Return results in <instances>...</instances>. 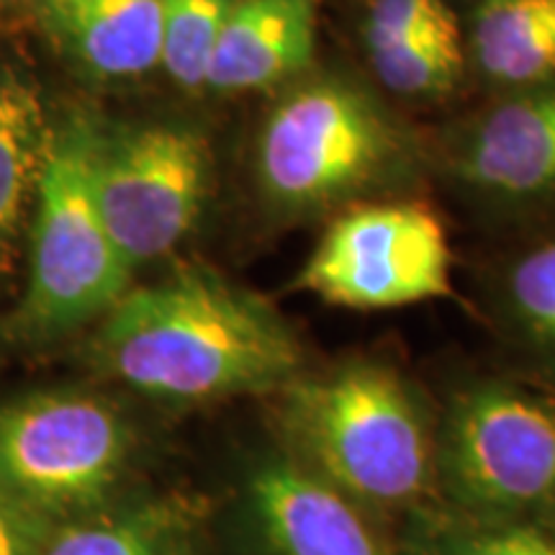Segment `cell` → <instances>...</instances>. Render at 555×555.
<instances>
[{"instance_id":"obj_1","label":"cell","mask_w":555,"mask_h":555,"mask_svg":"<svg viewBox=\"0 0 555 555\" xmlns=\"http://www.w3.org/2000/svg\"><path fill=\"white\" fill-rule=\"evenodd\" d=\"M95 356L124 386L185 404L273 397L307 367L273 304L206 268L129 288L103 317Z\"/></svg>"},{"instance_id":"obj_2","label":"cell","mask_w":555,"mask_h":555,"mask_svg":"<svg viewBox=\"0 0 555 555\" xmlns=\"http://www.w3.org/2000/svg\"><path fill=\"white\" fill-rule=\"evenodd\" d=\"M270 399L278 446L371 515L437 502V422L397 367L363 358L304 367Z\"/></svg>"},{"instance_id":"obj_3","label":"cell","mask_w":555,"mask_h":555,"mask_svg":"<svg viewBox=\"0 0 555 555\" xmlns=\"http://www.w3.org/2000/svg\"><path fill=\"white\" fill-rule=\"evenodd\" d=\"M412 165L414 139L371 90L317 75L268 111L255 176L275 217L311 219L391 189Z\"/></svg>"},{"instance_id":"obj_4","label":"cell","mask_w":555,"mask_h":555,"mask_svg":"<svg viewBox=\"0 0 555 555\" xmlns=\"http://www.w3.org/2000/svg\"><path fill=\"white\" fill-rule=\"evenodd\" d=\"M437 502L486 517L555 519V391L478 378L437 420Z\"/></svg>"},{"instance_id":"obj_5","label":"cell","mask_w":555,"mask_h":555,"mask_svg":"<svg viewBox=\"0 0 555 555\" xmlns=\"http://www.w3.org/2000/svg\"><path fill=\"white\" fill-rule=\"evenodd\" d=\"M131 275L90 189L88 119H73L54 129L39 180L26 324L37 335H65L106 317Z\"/></svg>"},{"instance_id":"obj_6","label":"cell","mask_w":555,"mask_h":555,"mask_svg":"<svg viewBox=\"0 0 555 555\" xmlns=\"http://www.w3.org/2000/svg\"><path fill=\"white\" fill-rule=\"evenodd\" d=\"M214 155L189 124L101 127L88 119V172L95 206L131 268L176 249L198 224Z\"/></svg>"},{"instance_id":"obj_7","label":"cell","mask_w":555,"mask_h":555,"mask_svg":"<svg viewBox=\"0 0 555 555\" xmlns=\"http://www.w3.org/2000/svg\"><path fill=\"white\" fill-rule=\"evenodd\" d=\"M129 455V425L99 397L37 393L0 406V483L50 525L101 509Z\"/></svg>"},{"instance_id":"obj_8","label":"cell","mask_w":555,"mask_h":555,"mask_svg":"<svg viewBox=\"0 0 555 555\" xmlns=\"http://www.w3.org/2000/svg\"><path fill=\"white\" fill-rule=\"evenodd\" d=\"M450 266L446 227L433 208L363 204L332 219L296 288L343 309H401L453 296Z\"/></svg>"},{"instance_id":"obj_9","label":"cell","mask_w":555,"mask_h":555,"mask_svg":"<svg viewBox=\"0 0 555 555\" xmlns=\"http://www.w3.org/2000/svg\"><path fill=\"white\" fill-rule=\"evenodd\" d=\"M245 555H404L399 540L278 442L260 450L240 486Z\"/></svg>"},{"instance_id":"obj_10","label":"cell","mask_w":555,"mask_h":555,"mask_svg":"<svg viewBox=\"0 0 555 555\" xmlns=\"http://www.w3.org/2000/svg\"><path fill=\"white\" fill-rule=\"evenodd\" d=\"M463 189L519 217H555V78L509 90L483 108L450 152Z\"/></svg>"},{"instance_id":"obj_11","label":"cell","mask_w":555,"mask_h":555,"mask_svg":"<svg viewBox=\"0 0 555 555\" xmlns=\"http://www.w3.org/2000/svg\"><path fill=\"white\" fill-rule=\"evenodd\" d=\"M317 31L319 0H234L206 88L258 93L301 78L314 62Z\"/></svg>"},{"instance_id":"obj_12","label":"cell","mask_w":555,"mask_h":555,"mask_svg":"<svg viewBox=\"0 0 555 555\" xmlns=\"http://www.w3.org/2000/svg\"><path fill=\"white\" fill-rule=\"evenodd\" d=\"M47 24L86 73L139 78L159 65L165 0H44Z\"/></svg>"},{"instance_id":"obj_13","label":"cell","mask_w":555,"mask_h":555,"mask_svg":"<svg viewBox=\"0 0 555 555\" xmlns=\"http://www.w3.org/2000/svg\"><path fill=\"white\" fill-rule=\"evenodd\" d=\"M494 309L527 380L555 391V217L504 260Z\"/></svg>"},{"instance_id":"obj_14","label":"cell","mask_w":555,"mask_h":555,"mask_svg":"<svg viewBox=\"0 0 555 555\" xmlns=\"http://www.w3.org/2000/svg\"><path fill=\"white\" fill-rule=\"evenodd\" d=\"M470 60L509 93L555 78V0H483L470 24Z\"/></svg>"},{"instance_id":"obj_15","label":"cell","mask_w":555,"mask_h":555,"mask_svg":"<svg viewBox=\"0 0 555 555\" xmlns=\"http://www.w3.org/2000/svg\"><path fill=\"white\" fill-rule=\"evenodd\" d=\"M404 555H555V519L486 517L433 502L406 517Z\"/></svg>"},{"instance_id":"obj_16","label":"cell","mask_w":555,"mask_h":555,"mask_svg":"<svg viewBox=\"0 0 555 555\" xmlns=\"http://www.w3.org/2000/svg\"><path fill=\"white\" fill-rule=\"evenodd\" d=\"M54 129L37 88L16 75L0 78V240L16 232L37 198Z\"/></svg>"},{"instance_id":"obj_17","label":"cell","mask_w":555,"mask_h":555,"mask_svg":"<svg viewBox=\"0 0 555 555\" xmlns=\"http://www.w3.org/2000/svg\"><path fill=\"white\" fill-rule=\"evenodd\" d=\"M185 515L170 504H147L121 515H88L52 525L39 555H180Z\"/></svg>"},{"instance_id":"obj_18","label":"cell","mask_w":555,"mask_h":555,"mask_svg":"<svg viewBox=\"0 0 555 555\" xmlns=\"http://www.w3.org/2000/svg\"><path fill=\"white\" fill-rule=\"evenodd\" d=\"M367 60L380 86L391 93L406 99H437L457 86L466 54H463L461 29L455 24L406 39L388 50L371 52Z\"/></svg>"},{"instance_id":"obj_19","label":"cell","mask_w":555,"mask_h":555,"mask_svg":"<svg viewBox=\"0 0 555 555\" xmlns=\"http://www.w3.org/2000/svg\"><path fill=\"white\" fill-rule=\"evenodd\" d=\"M234 0H165L159 65L183 90H204Z\"/></svg>"},{"instance_id":"obj_20","label":"cell","mask_w":555,"mask_h":555,"mask_svg":"<svg viewBox=\"0 0 555 555\" xmlns=\"http://www.w3.org/2000/svg\"><path fill=\"white\" fill-rule=\"evenodd\" d=\"M448 26H455V16L446 0H371L363 24L365 50H388Z\"/></svg>"},{"instance_id":"obj_21","label":"cell","mask_w":555,"mask_h":555,"mask_svg":"<svg viewBox=\"0 0 555 555\" xmlns=\"http://www.w3.org/2000/svg\"><path fill=\"white\" fill-rule=\"evenodd\" d=\"M50 527L0 483V555H39Z\"/></svg>"}]
</instances>
